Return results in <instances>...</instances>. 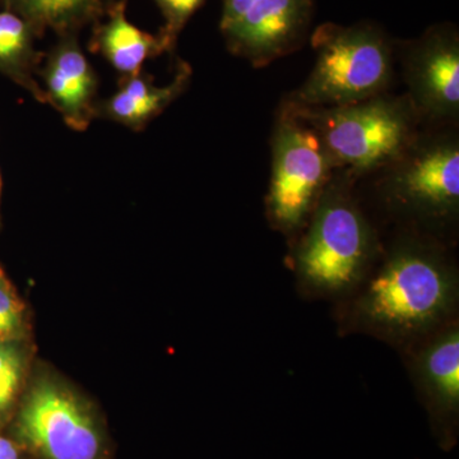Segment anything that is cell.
Here are the masks:
<instances>
[{"label":"cell","mask_w":459,"mask_h":459,"mask_svg":"<svg viewBox=\"0 0 459 459\" xmlns=\"http://www.w3.org/2000/svg\"><path fill=\"white\" fill-rule=\"evenodd\" d=\"M457 296V276L442 256L421 247H403L362 287L353 316L377 336L409 343L442 327Z\"/></svg>","instance_id":"6da1fadb"},{"label":"cell","mask_w":459,"mask_h":459,"mask_svg":"<svg viewBox=\"0 0 459 459\" xmlns=\"http://www.w3.org/2000/svg\"><path fill=\"white\" fill-rule=\"evenodd\" d=\"M316 62L295 105L333 108L376 98L391 77V49L371 25L325 23L314 31Z\"/></svg>","instance_id":"7a4b0ae2"},{"label":"cell","mask_w":459,"mask_h":459,"mask_svg":"<svg viewBox=\"0 0 459 459\" xmlns=\"http://www.w3.org/2000/svg\"><path fill=\"white\" fill-rule=\"evenodd\" d=\"M313 213L295 256L299 280L314 295L343 294L361 282L369 267V225L342 193H325Z\"/></svg>","instance_id":"3957f363"},{"label":"cell","mask_w":459,"mask_h":459,"mask_svg":"<svg viewBox=\"0 0 459 459\" xmlns=\"http://www.w3.org/2000/svg\"><path fill=\"white\" fill-rule=\"evenodd\" d=\"M313 126L332 165L365 171L395 159L410 140V117L398 102L371 98L318 113L292 104Z\"/></svg>","instance_id":"277c9868"},{"label":"cell","mask_w":459,"mask_h":459,"mask_svg":"<svg viewBox=\"0 0 459 459\" xmlns=\"http://www.w3.org/2000/svg\"><path fill=\"white\" fill-rule=\"evenodd\" d=\"M331 165L318 134L291 105L274 132L267 197L272 225L285 234L303 228L322 198Z\"/></svg>","instance_id":"5b68a950"},{"label":"cell","mask_w":459,"mask_h":459,"mask_svg":"<svg viewBox=\"0 0 459 459\" xmlns=\"http://www.w3.org/2000/svg\"><path fill=\"white\" fill-rule=\"evenodd\" d=\"M18 429L45 459H98L101 440L82 404L65 389L42 383L21 411Z\"/></svg>","instance_id":"8992f818"},{"label":"cell","mask_w":459,"mask_h":459,"mask_svg":"<svg viewBox=\"0 0 459 459\" xmlns=\"http://www.w3.org/2000/svg\"><path fill=\"white\" fill-rule=\"evenodd\" d=\"M313 16V0H258L220 26L230 51L262 66L300 47Z\"/></svg>","instance_id":"52a82bcc"},{"label":"cell","mask_w":459,"mask_h":459,"mask_svg":"<svg viewBox=\"0 0 459 459\" xmlns=\"http://www.w3.org/2000/svg\"><path fill=\"white\" fill-rule=\"evenodd\" d=\"M418 385L437 440L452 448L459 418V329L446 325L425 338L413 360Z\"/></svg>","instance_id":"ba28073f"},{"label":"cell","mask_w":459,"mask_h":459,"mask_svg":"<svg viewBox=\"0 0 459 459\" xmlns=\"http://www.w3.org/2000/svg\"><path fill=\"white\" fill-rule=\"evenodd\" d=\"M395 199L422 216L443 219L457 213L459 205V150L455 142L421 148L394 180Z\"/></svg>","instance_id":"9c48e42d"},{"label":"cell","mask_w":459,"mask_h":459,"mask_svg":"<svg viewBox=\"0 0 459 459\" xmlns=\"http://www.w3.org/2000/svg\"><path fill=\"white\" fill-rule=\"evenodd\" d=\"M410 83L420 107L434 117H453L459 108V42L449 29H435L410 57Z\"/></svg>","instance_id":"30bf717a"},{"label":"cell","mask_w":459,"mask_h":459,"mask_svg":"<svg viewBox=\"0 0 459 459\" xmlns=\"http://www.w3.org/2000/svg\"><path fill=\"white\" fill-rule=\"evenodd\" d=\"M60 38L45 68V99L72 129L82 132L96 113V77L78 45L77 33Z\"/></svg>","instance_id":"8fae6325"},{"label":"cell","mask_w":459,"mask_h":459,"mask_svg":"<svg viewBox=\"0 0 459 459\" xmlns=\"http://www.w3.org/2000/svg\"><path fill=\"white\" fill-rule=\"evenodd\" d=\"M107 22L93 32L91 48L126 77L140 75L144 60L165 51L159 36L142 31L126 18V0L108 4Z\"/></svg>","instance_id":"7c38bea8"},{"label":"cell","mask_w":459,"mask_h":459,"mask_svg":"<svg viewBox=\"0 0 459 459\" xmlns=\"http://www.w3.org/2000/svg\"><path fill=\"white\" fill-rule=\"evenodd\" d=\"M7 11L23 18L36 36L53 30L60 36L77 33L105 13L104 0H2Z\"/></svg>","instance_id":"4fadbf2b"},{"label":"cell","mask_w":459,"mask_h":459,"mask_svg":"<svg viewBox=\"0 0 459 459\" xmlns=\"http://www.w3.org/2000/svg\"><path fill=\"white\" fill-rule=\"evenodd\" d=\"M186 81V69H183L174 82L165 87L153 86L151 81L140 75L129 77L123 89L108 100L104 111L115 122L140 129L179 95Z\"/></svg>","instance_id":"5bb4252c"},{"label":"cell","mask_w":459,"mask_h":459,"mask_svg":"<svg viewBox=\"0 0 459 459\" xmlns=\"http://www.w3.org/2000/svg\"><path fill=\"white\" fill-rule=\"evenodd\" d=\"M35 32L23 18L13 12H0V68L17 74L40 101H47L44 91L39 89L29 75L36 62L33 38Z\"/></svg>","instance_id":"9a60e30c"},{"label":"cell","mask_w":459,"mask_h":459,"mask_svg":"<svg viewBox=\"0 0 459 459\" xmlns=\"http://www.w3.org/2000/svg\"><path fill=\"white\" fill-rule=\"evenodd\" d=\"M22 355L13 344L0 342V420L11 409L21 379H22Z\"/></svg>","instance_id":"2e32d148"},{"label":"cell","mask_w":459,"mask_h":459,"mask_svg":"<svg viewBox=\"0 0 459 459\" xmlns=\"http://www.w3.org/2000/svg\"><path fill=\"white\" fill-rule=\"evenodd\" d=\"M161 9L165 25L160 31L159 39L164 45L165 51L170 50L177 44L178 36L190 20V17L204 4L205 0H155Z\"/></svg>","instance_id":"e0dca14e"},{"label":"cell","mask_w":459,"mask_h":459,"mask_svg":"<svg viewBox=\"0 0 459 459\" xmlns=\"http://www.w3.org/2000/svg\"><path fill=\"white\" fill-rule=\"evenodd\" d=\"M22 325V305L13 290L0 273V342L16 336Z\"/></svg>","instance_id":"ac0fdd59"},{"label":"cell","mask_w":459,"mask_h":459,"mask_svg":"<svg viewBox=\"0 0 459 459\" xmlns=\"http://www.w3.org/2000/svg\"><path fill=\"white\" fill-rule=\"evenodd\" d=\"M255 2H258V0H223L222 17L220 26L237 20L238 16H241Z\"/></svg>","instance_id":"d6986e66"},{"label":"cell","mask_w":459,"mask_h":459,"mask_svg":"<svg viewBox=\"0 0 459 459\" xmlns=\"http://www.w3.org/2000/svg\"><path fill=\"white\" fill-rule=\"evenodd\" d=\"M0 459H18L16 446L3 437H0Z\"/></svg>","instance_id":"ffe728a7"}]
</instances>
